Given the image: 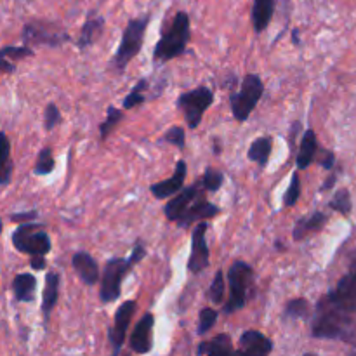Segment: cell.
<instances>
[{
	"label": "cell",
	"instance_id": "obj_1",
	"mask_svg": "<svg viewBox=\"0 0 356 356\" xmlns=\"http://www.w3.org/2000/svg\"><path fill=\"white\" fill-rule=\"evenodd\" d=\"M312 336L315 339L351 343V315L337 308L327 296H323L313 313Z\"/></svg>",
	"mask_w": 356,
	"mask_h": 356
},
{
	"label": "cell",
	"instance_id": "obj_2",
	"mask_svg": "<svg viewBox=\"0 0 356 356\" xmlns=\"http://www.w3.org/2000/svg\"><path fill=\"white\" fill-rule=\"evenodd\" d=\"M146 257V247L143 240L134 243L131 256L125 257H111L104 264V271L101 275V289H99V301L103 305L117 301L122 296V282L131 273L136 264L141 263Z\"/></svg>",
	"mask_w": 356,
	"mask_h": 356
},
{
	"label": "cell",
	"instance_id": "obj_3",
	"mask_svg": "<svg viewBox=\"0 0 356 356\" xmlns=\"http://www.w3.org/2000/svg\"><path fill=\"white\" fill-rule=\"evenodd\" d=\"M190 16L184 10H179L169 23V26H163L159 42L153 49V61L167 63L170 59L183 56L186 52L188 44H190Z\"/></svg>",
	"mask_w": 356,
	"mask_h": 356
},
{
	"label": "cell",
	"instance_id": "obj_4",
	"mask_svg": "<svg viewBox=\"0 0 356 356\" xmlns=\"http://www.w3.org/2000/svg\"><path fill=\"white\" fill-rule=\"evenodd\" d=\"M149 19H152V14L132 17L129 21L124 33H122L120 45H118L117 52H115L110 61L111 68L117 70V72H124L129 66V63L141 52L143 45H145V35L146 30H148Z\"/></svg>",
	"mask_w": 356,
	"mask_h": 356
},
{
	"label": "cell",
	"instance_id": "obj_5",
	"mask_svg": "<svg viewBox=\"0 0 356 356\" xmlns=\"http://www.w3.org/2000/svg\"><path fill=\"white\" fill-rule=\"evenodd\" d=\"M254 285V268L242 259H236L228 270V301L222 305L225 315L240 312L249 302V292Z\"/></svg>",
	"mask_w": 356,
	"mask_h": 356
},
{
	"label": "cell",
	"instance_id": "obj_6",
	"mask_svg": "<svg viewBox=\"0 0 356 356\" xmlns=\"http://www.w3.org/2000/svg\"><path fill=\"white\" fill-rule=\"evenodd\" d=\"M264 96V82L256 73H249L243 76L242 86L238 90H232L229 94V106H232L233 118L240 124L250 117L259 101Z\"/></svg>",
	"mask_w": 356,
	"mask_h": 356
},
{
	"label": "cell",
	"instance_id": "obj_7",
	"mask_svg": "<svg viewBox=\"0 0 356 356\" xmlns=\"http://www.w3.org/2000/svg\"><path fill=\"white\" fill-rule=\"evenodd\" d=\"M13 245L17 252L26 256H47L52 250L51 236L42 222H21L13 233Z\"/></svg>",
	"mask_w": 356,
	"mask_h": 356
},
{
	"label": "cell",
	"instance_id": "obj_8",
	"mask_svg": "<svg viewBox=\"0 0 356 356\" xmlns=\"http://www.w3.org/2000/svg\"><path fill=\"white\" fill-rule=\"evenodd\" d=\"M21 38H23V44L26 45H44V47L51 49L61 47L66 42L72 40L61 24L54 23V21L40 19L26 21L23 26Z\"/></svg>",
	"mask_w": 356,
	"mask_h": 356
},
{
	"label": "cell",
	"instance_id": "obj_9",
	"mask_svg": "<svg viewBox=\"0 0 356 356\" xmlns=\"http://www.w3.org/2000/svg\"><path fill=\"white\" fill-rule=\"evenodd\" d=\"M212 103H214V90L211 87L200 86L181 94L176 101V106L183 111L188 127L195 131L202 124L205 111L212 106Z\"/></svg>",
	"mask_w": 356,
	"mask_h": 356
},
{
	"label": "cell",
	"instance_id": "obj_10",
	"mask_svg": "<svg viewBox=\"0 0 356 356\" xmlns=\"http://www.w3.org/2000/svg\"><path fill=\"white\" fill-rule=\"evenodd\" d=\"M327 298L341 308L343 312L355 315L356 313V250L350 257V266H348L346 275L337 282L336 289L327 292Z\"/></svg>",
	"mask_w": 356,
	"mask_h": 356
},
{
	"label": "cell",
	"instance_id": "obj_11",
	"mask_svg": "<svg viewBox=\"0 0 356 356\" xmlns=\"http://www.w3.org/2000/svg\"><path fill=\"white\" fill-rule=\"evenodd\" d=\"M136 309H138V302L134 299H129V301L122 302L118 306L117 313H115L113 325L108 330V343H110L111 353L115 356L120 355L122 350H124L125 337H127L129 327H131L132 318H134Z\"/></svg>",
	"mask_w": 356,
	"mask_h": 356
},
{
	"label": "cell",
	"instance_id": "obj_12",
	"mask_svg": "<svg viewBox=\"0 0 356 356\" xmlns=\"http://www.w3.org/2000/svg\"><path fill=\"white\" fill-rule=\"evenodd\" d=\"M209 225L200 221L191 232V252L188 259V271L193 275L204 273L211 264V250L207 245Z\"/></svg>",
	"mask_w": 356,
	"mask_h": 356
},
{
	"label": "cell",
	"instance_id": "obj_13",
	"mask_svg": "<svg viewBox=\"0 0 356 356\" xmlns=\"http://www.w3.org/2000/svg\"><path fill=\"white\" fill-rule=\"evenodd\" d=\"M153 327H155V316L153 313H145L138 323H136L134 330H132L131 337H129V348L132 353L136 355H148L153 348Z\"/></svg>",
	"mask_w": 356,
	"mask_h": 356
},
{
	"label": "cell",
	"instance_id": "obj_14",
	"mask_svg": "<svg viewBox=\"0 0 356 356\" xmlns=\"http://www.w3.org/2000/svg\"><path fill=\"white\" fill-rule=\"evenodd\" d=\"M202 191H205V190H204V186H202V181H198V183L183 188L179 193L174 195V197L167 202L165 209H163V214H165L167 221H170V222L179 221V219L183 218L184 212L188 211V207L193 204V200L202 193Z\"/></svg>",
	"mask_w": 356,
	"mask_h": 356
},
{
	"label": "cell",
	"instance_id": "obj_15",
	"mask_svg": "<svg viewBox=\"0 0 356 356\" xmlns=\"http://www.w3.org/2000/svg\"><path fill=\"white\" fill-rule=\"evenodd\" d=\"M205 193H207V191H202V193L195 198L193 204L188 207V211L184 212L183 218L176 222L179 228L188 229L193 222L205 221V219H212L218 214H221V207H218V205H214L212 202H209L207 198H205Z\"/></svg>",
	"mask_w": 356,
	"mask_h": 356
},
{
	"label": "cell",
	"instance_id": "obj_16",
	"mask_svg": "<svg viewBox=\"0 0 356 356\" xmlns=\"http://www.w3.org/2000/svg\"><path fill=\"white\" fill-rule=\"evenodd\" d=\"M273 341H271L270 337L264 336L259 330L249 329L240 336L236 353L250 356H268L273 353Z\"/></svg>",
	"mask_w": 356,
	"mask_h": 356
},
{
	"label": "cell",
	"instance_id": "obj_17",
	"mask_svg": "<svg viewBox=\"0 0 356 356\" xmlns=\"http://www.w3.org/2000/svg\"><path fill=\"white\" fill-rule=\"evenodd\" d=\"M186 174H188L186 162H184V160H177L172 177L160 181V183L152 184V186H149V191H152V195L156 198V200H167V198H172L174 195H177L184 188Z\"/></svg>",
	"mask_w": 356,
	"mask_h": 356
},
{
	"label": "cell",
	"instance_id": "obj_18",
	"mask_svg": "<svg viewBox=\"0 0 356 356\" xmlns=\"http://www.w3.org/2000/svg\"><path fill=\"white\" fill-rule=\"evenodd\" d=\"M329 222V216L322 211H315L309 216H302L296 221L294 229H292V238L296 242H302V240L309 238L312 235L322 232Z\"/></svg>",
	"mask_w": 356,
	"mask_h": 356
},
{
	"label": "cell",
	"instance_id": "obj_19",
	"mask_svg": "<svg viewBox=\"0 0 356 356\" xmlns=\"http://www.w3.org/2000/svg\"><path fill=\"white\" fill-rule=\"evenodd\" d=\"M72 266L75 273L79 275L80 280L83 282V285H87V287H94L99 282V264L89 252H83L82 250V252L73 254Z\"/></svg>",
	"mask_w": 356,
	"mask_h": 356
},
{
	"label": "cell",
	"instance_id": "obj_20",
	"mask_svg": "<svg viewBox=\"0 0 356 356\" xmlns=\"http://www.w3.org/2000/svg\"><path fill=\"white\" fill-rule=\"evenodd\" d=\"M59 287H61V275H59L58 271H47V273H45L44 292H42V306H40V312H42V316H44L45 325H47L49 318H51L52 312H54L56 305H58Z\"/></svg>",
	"mask_w": 356,
	"mask_h": 356
},
{
	"label": "cell",
	"instance_id": "obj_21",
	"mask_svg": "<svg viewBox=\"0 0 356 356\" xmlns=\"http://www.w3.org/2000/svg\"><path fill=\"white\" fill-rule=\"evenodd\" d=\"M275 9H277V0H254L252 10H250V23L257 35L263 33L270 26Z\"/></svg>",
	"mask_w": 356,
	"mask_h": 356
},
{
	"label": "cell",
	"instance_id": "obj_22",
	"mask_svg": "<svg viewBox=\"0 0 356 356\" xmlns=\"http://www.w3.org/2000/svg\"><path fill=\"white\" fill-rule=\"evenodd\" d=\"M318 139H316V134L313 129H308L305 131L301 139V145H299V152H298V159H296V163H298V169L305 170L315 162L316 155H318Z\"/></svg>",
	"mask_w": 356,
	"mask_h": 356
},
{
	"label": "cell",
	"instance_id": "obj_23",
	"mask_svg": "<svg viewBox=\"0 0 356 356\" xmlns=\"http://www.w3.org/2000/svg\"><path fill=\"white\" fill-rule=\"evenodd\" d=\"M14 301L33 302L37 296V278L31 273H17L13 280Z\"/></svg>",
	"mask_w": 356,
	"mask_h": 356
},
{
	"label": "cell",
	"instance_id": "obj_24",
	"mask_svg": "<svg viewBox=\"0 0 356 356\" xmlns=\"http://www.w3.org/2000/svg\"><path fill=\"white\" fill-rule=\"evenodd\" d=\"M104 31V17L103 16H94L83 23L82 30H80V37L76 40V47L80 51H86V49L92 47L99 37Z\"/></svg>",
	"mask_w": 356,
	"mask_h": 356
},
{
	"label": "cell",
	"instance_id": "obj_25",
	"mask_svg": "<svg viewBox=\"0 0 356 356\" xmlns=\"http://www.w3.org/2000/svg\"><path fill=\"white\" fill-rule=\"evenodd\" d=\"M236 348L233 346L232 337L228 334H218L216 337L209 341H202L197 346V355H235Z\"/></svg>",
	"mask_w": 356,
	"mask_h": 356
},
{
	"label": "cell",
	"instance_id": "obj_26",
	"mask_svg": "<svg viewBox=\"0 0 356 356\" xmlns=\"http://www.w3.org/2000/svg\"><path fill=\"white\" fill-rule=\"evenodd\" d=\"M271 152H273V139L270 136H261L256 141L250 143L247 156H249L250 162H256L261 169H264L270 162Z\"/></svg>",
	"mask_w": 356,
	"mask_h": 356
},
{
	"label": "cell",
	"instance_id": "obj_27",
	"mask_svg": "<svg viewBox=\"0 0 356 356\" xmlns=\"http://www.w3.org/2000/svg\"><path fill=\"white\" fill-rule=\"evenodd\" d=\"M313 306L309 305L308 299L305 298H296V299H291V301L285 305L284 308V320L287 322V320H308L313 316Z\"/></svg>",
	"mask_w": 356,
	"mask_h": 356
},
{
	"label": "cell",
	"instance_id": "obj_28",
	"mask_svg": "<svg viewBox=\"0 0 356 356\" xmlns=\"http://www.w3.org/2000/svg\"><path fill=\"white\" fill-rule=\"evenodd\" d=\"M149 90V79H139L138 82L134 83L129 94L125 96L124 103V110H132L136 106H141V104L146 103V92Z\"/></svg>",
	"mask_w": 356,
	"mask_h": 356
},
{
	"label": "cell",
	"instance_id": "obj_29",
	"mask_svg": "<svg viewBox=\"0 0 356 356\" xmlns=\"http://www.w3.org/2000/svg\"><path fill=\"white\" fill-rule=\"evenodd\" d=\"M124 111L125 110H118L115 106H108L106 110V118L99 124V136H101V141H106L108 136L115 131L118 124L124 120Z\"/></svg>",
	"mask_w": 356,
	"mask_h": 356
},
{
	"label": "cell",
	"instance_id": "obj_30",
	"mask_svg": "<svg viewBox=\"0 0 356 356\" xmlns=\"http://www.w3.org/2000/svg\"><path fill=\"white\" fill-rule=\"evenodd\" d=\"M329 207L332 209V211L339 212L344 218H348V216L351 214V211H353V202H351L350 190H348V188H339V190L334 193L332 200L329 202Z\"/></svg>",
	"mask_w": 356,
	"mask_h": 356
},
{
	"label": "cell",
	"instance_id": "obj_31",
	"mask_svg": "<svg viewBox=\"0 0 356 356\" xmlns=\"http://www.w3.org/2000/svg\"><path fill=\"white\" fill-rule=\"evenodd\" d=\"M56 169V162H54V155H52V148L45 146L38 152L37 162H35L33 167V174L35 176H49V174L54 172Z\"/></svg>",
	"mask_w": 356,
	"mask_h": 356
},
{
	"label": "cell",
	"instance_id": "obj_32",
	"mask_svg": "<svg viewBox=\"0 0 356 356\" xmlns=\"http://www.w3.org/2000/svg\"><path fill=\"white\" fill-rule=\"evenodd\" d=\"M2 143H3V156H2V169H0V184L6 188L10 183L14 170V162L10 159V141L7 138L6 132H2Z\"/></svg>",
	"mask_w": 356,
	"mask_h": 356
},
{
	"label": "cell",
	"instance_id": "obj_33",
	"mask_svg": "<svg viewBox=\"0 0 356 356\" xmlns=\"http://www.w3.org/2000/svg\"><path fill=\"white\" fill-rule=\"evenodd\" d=\"M225 294H226V280L222 270H218L214 275V280H212L211 287L207 291V299L212 305H222L225 302Z\"/></svg>",
	"mask_w": 356,
	"mask_h": 356
},
{
	"label": "cell",
	"instance_id": "obj_34",
	"mask_svg": "<svg viewBox=\"0 0 356 356\" xmlns=\"http://www.w3.org/2000/svg\"><path fill=\"white\" fill-rule=\"evenodd\" d=\"M200 181L202 186H204V190L207 191V193H218L219 188L225 183V174H222L221 170L214 169V167H207Z\"/></svg>",
	"mask_w": 356,
	"mask_h": 356
},
{
	"label": "cell",
	"instance_id": "obj_35",
	"mask_svg": "<svg viewBox=\"0 0 356 356\" xmlns=\"http://www.w3.org/2000/svg\"><path fill=\"white\" fill-rule=\"evenodd\" d=\"M219 313L216 312L214 308H204L198 315V329L197 334L198 336H205L211 329H214V325L218 323Z\"/></svg>",
	"mask_w": 356,
	"mask_h": 356
},
{
	"label": "cell",
	"instance_id": "obj_36",
	"mask_svg": "<svg viewBox=\"0 0 356 356\" xmlns=\"http://www.w3.org/2000/svg\"><path fill=\"white\" fill-rule=\"evenodd\" d=\"M299 197H301V177H299V172H292L291 184H289L287 191L284 195V207H294L298 204Z\"/></svg>",
	"mask_w": 356,
	"mask_h": 356
},
{
	"label": "cell",
	"instance_id": "obj_37",
	"mask_svg": "<svg viewBox=\"0 0 356 356\" xmlns=\"http://www.w3.org/2000/svg\"><path fill=\"white\" fill-rule=\"evenodd\" d=\"M162 141H165L167 145L176 146L179 149H184V146H186V132H184V129L181 125H174V127L167 129Z\"/></svg>",
	"mask_w": 356,
	"mask_h": 356
},
{
	"label": "cell",
	"instance_id": "obj_38",
	"mask_svg": "<svg viewBox=\"0 0 356 356\" xmlns=\"http://www.w3.org/2000/svg\"><path fill=\"white\" fill-rule=\"evenodd\" d=\"M63 117L61 111H59V106L56 103H49L47 106L44 108V129L47 132H51L52 129L58 127L61 124Z\"/></svg>",
	"mask_w": 356,
	"mask_h": 356
},
{
	"label": "cell",
	"instance_id": "obj_39",
	"mask_svg": "<svg viewBox=\"0 0 356 356\" xmlns=\"http://www.w3.org/2000/svg\"><path fill=\"white\" fill-rule=\"evenodd\" d=\"M35 52L31 51V45H19V47H13V45H6V47H2V51H0V56L2 58H7V59H13L14 63L17 61V59H23V58H28V56H33Z\"/></svg>",
	"mask_w": 356,
	"mask_h": 356
},
{
	"label": "cell",
	"instance_id": "obj_40",
	"mask_svg": "<svg viewBox=\"0 0 356 356\" xmlns=\"http://www.w3.org/2000/svg\"><path fill=\"white\" fill-rule=\"evenodd\" d=\"M318 163L323 167L325 170H332L334 165H336V153L330 152V149H325L320 146L318 149Z\"/></svg>",
	"mask_w": 356,
	"mask_h": 356
},
{
	"label": "cell",
	"instance_id": "obj_41",
	"mask_svg": "<svg viewBox=\"0 0 356 356\" xmlns=\"http://www.w3.org/2000/svg\"><path fill=\"white\" fill-rule=\"evenodd\" d=\"M38 218L37 211H30V212H17V214H10V221L13 222H26V221H33V219Z\"/></svg>",
	"mask_w": 356,
	"mask_h": 356
},
{
	"label": "cell",
	"instance_id": "obj_42",
	"mask_svg": "<svg viewBox=\"0 0 356 356\" xmlns=\"http://www.w3.org/2000/svg\"><path fill=\"white\" fill-rule=\"evenodd\" d=\"M30 266L33 271H42L47 266V261H45V256H31Z\"/></svg>",
	"mask_w": 356,
	"mask_h": 356
},
{
	"label": "cell",
	"instance_id": "obj_43",
	"mask_svg": "<svg viewBox=\"0 0 356 356\" xmlns=\"http://www.w3.org/2000/svg\"><path fill=\"white\" fill-rule=\"evenodd\" d=\"M0 68H2V73H6V75L16 72V65H14V61H10V59L7 58H2V56H0Z\"/></svg>",
	"mask_w": 356,
	"mask_h": 356
},
{
	"label": "cell",
	"instance_id": "obj_44",
	"mask_svg": "<svg viewBox=\"0 0 356 356\" xmlns=\"http://www.w3.org/2000/svg\"><path fill=\"white\" fill-rule=\"evenodd\" d=\"M336 183H337V174L334 172V174H330V176L327 177L325 181H323V184H322V186H320V191H322V193H325V191L334 190Z\"/></svg>",
	"mask_w": 356,
	"mask_h": 356
},
{
	"label": "cell",
	"instance_id": "obj_45",
	"mask_svg": "<svg viewBox=\"0 0 356 356\" xmlns=\"http://www.w3.org/2000/svg\"><path fill=\"white\" fill-rule=\"evenodd\" d=\"M292 40L296 45H299V30H292Z\"/></svg>",
	"mask_w": 356,
	"mask_h": 356
},
{
	"label": "cell",
	"instance_id": "obj_46",
	"mask_svg": "<svg viewBox=\"0 0 356 356\" xmlns=\"http://www.w3.org/2000/svg\"><path fill=\"white\" fill-rule=\"evenodd\" d=\"M214 153H216V155H219V153H221V146H219L218 139L214 141Z\"/></svg>",
	"mask_w": 356,
	"mask_h": 356
}]
</instances>
